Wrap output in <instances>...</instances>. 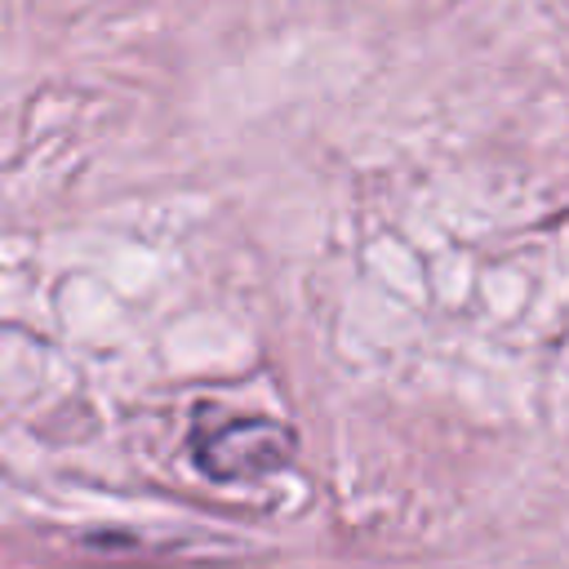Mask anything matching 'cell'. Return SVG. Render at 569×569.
<instances>
[{
	"label": "cell",
	"instance_id": "1",
	"mask_svg": "<svg viewBox=\"0 0 569 569\" xmlns=\"http://www.w3.org/2000/svg\"><path fill=\"white\" fill-rule=\"evenodd\" d=\"M293 440L276 422H236L209 440H200V467L209 476H262L289 458Z\"/></svg>",
	"mask_w": 569,
	"mask_h": 569
}]
</instances>
